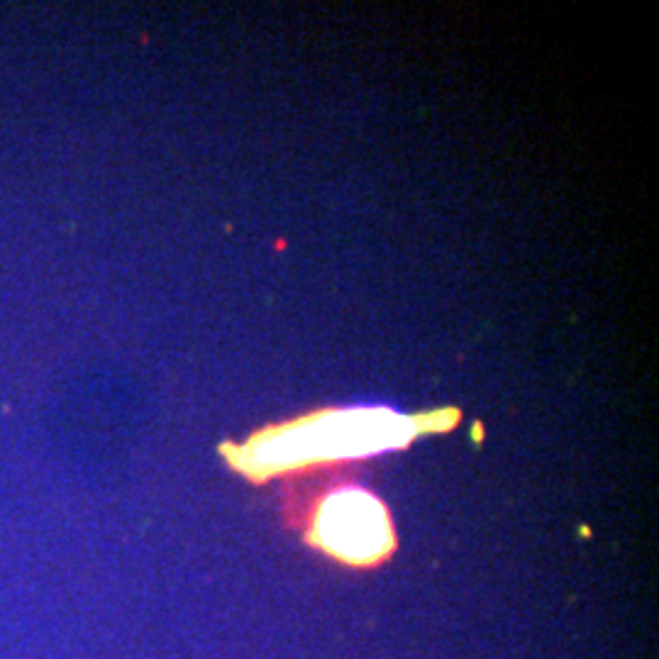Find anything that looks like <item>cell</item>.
<instances>
[{
  "mask_svg": "<svg viewBox=\"0 0 659 659\" xmlns=\"http://www.w3.org/2000/svg\"><path fill=\"white\" fill-rule=\"evenodd\" d=\"M305 542L347 567H376L396 552L391 513L379 496L354 484L318 494L300 513Z\"/></svg>",
  "mask_w": 659,
  "mask_h": 659,
  "instance_id": "cell-2",
  "label": "cell"
},
{
  "mask_svg": "<svg viewBox=\"0 0 659 659\" xmlns=\"http://www.w3.org/2000/svg\"><path fill=\"white\" fill-rule=\"evenodd\" d=\"M457 408L406 413L391 408H325L310 415L278 422L254 433L247 442L220 447L225 462L254 484L273 476L303 474L325 464L361 462L406 449L430 433H447L457 425Z\"/></svg>",
  "mask_w": 659,
  "mask_h": 659,
  "instance_id": "cell-1",
  "label": "cell"
}]
</instances>
